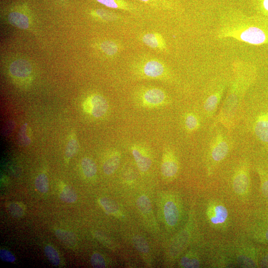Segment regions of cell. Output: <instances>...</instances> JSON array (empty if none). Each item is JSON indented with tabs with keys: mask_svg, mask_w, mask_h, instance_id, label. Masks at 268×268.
Here are the masks:
<instances>
[{
	"mask_svg": "<svg viewBox=\"0 0 268 268\" xmlns=\"http://www.w3.org/2000/svg\"><path fill=\"white\" fill-rule=\"evenodd\" d=\"M132 241L134 247L139 252L146 253L149 251V247L148 244L142 237L138 235L134 236Z\"/></svg>",
	"mask_w": 268,
	"mask_h": 268,
	"instance_id": "44dd1931",
	"label": "cell"
},
{
	"mask_svg": "<svg viewBox=\"0 0 268 268\" xmlns=\"http://www.w3.org/2000/svg\"><path fill=\"white\" fill-rule=\"evenodd\" d=\"M7 209L9 213L15 217H21L24 213L22 205L17 202H12L7 206Z\"/></svg>",
	"mask_w": 268,
	"mask_h": 268,
	"instance_id": "4316f807",
	"label": "cell"
},
{
	"mask_svg": "<svg viewBox=\"0 0 268 268\" xmlns=\"http://www.w3.org/2000/svg\"><path fill=\"white\" fill-rule=\"evenodd\" d=\"M55 235L61 242L67 246L73 247L77 243V238L71 232L57 229L55 231Z\"/></svg>",
	"mask_w": 268,
	"mask_h": 268,
	"instance_id": "9a60e30c",
	"label": "cell"
},
{
	"mask_svg": "<svg viewBox=\"0 0 268 268\" xmlns=\"http://www.w3.org/2000/svg\"><path fill=\"white\" fill-rule=\"evenodd\" d=\"M99 202L103 208L109 213H115L119 210L117 204L110 199L102 198L100 199Z\"/></svg>",
	"mask_w": 268,
	"mask_h": 268,
	"instance_id": "cb8c5ba5",
	"label": "cell"
},
{
	"mask_svg": "<svg viewBox=\"0 0 268 268\" xmlns=\"http://www.w3.org/2000/svg\"><path fill=\"white\" fill-rule=\"evenodd\" d=\"M131 151L139 170L144 172L150 167L152 161L145 146L134 144L131 146Z\"/></svg>",
	"mask_w": 268,
	"mask_h": 268,
	"instance_id": "5b68a950",
	"label": "cell"
},
{
	"mask_svg": "<svg viewBox=\"0 0 268 268\" xmlns=\"http://www.w3.org/2000/svg\"><path fill=\"white\" fill-rule=\"evenodd\" d=\"M93 15L99 19L104 21H114L118 19V16L107 11L103 10H97Z\"/></svg>",
	"mask_w": 268,
	"mask_h": 268,
	"instance_id": "83f0119b",
	"label": "cell"
},
{
	"mask_svg": "<svg viewBox=\"0 0 268 268\" xmlns=\"http://www.w3.org/2000/svg\"><path fill=\"white\" fill-rule=\"evenodd\" d=\"M220 99V95L215 93L209 96L206 100L204 108L207 112H213L217 107Z\"/></svg>",
	"mask_w": 268,
	"mask_h": 268,
	"instance_id": "d4e9b609",
	"label": "cell"
},
{
	"mask_svg": "<svg viewBox=\"0 0 268 268\" xmlns=\"http://www.w3.org/2000/svg\"><path fill=\"white\" fill-rule=\"evenodd\" d=\"M37 190L42 193H46L49 190V182L46 174L41 173L38 175L35 181Z\"/></svg>",
	"mask_w": 268,
	"mask_h": 268,
	"instance_id": "ffe728a7",
	"label": "cell"
},
{
	"mask_svg": "<svg viewBox=\"0 0 268 268\" xmlns=\"http://www.w3.org/2000/svg\"><path fill=\"white\" fill-rule=\"evenodd\" d=\"M100 48L104 53L109 56H114L119 50L118 44L111 40H106L100 44Z\"/></svg>",
	"mask_w": 268,
	"mask_h": 268,
	"instance_id": "d6986e66",
	"label": "cell"
},
{
	"mask_svg": "<svg viewBox=\"0 0 268 268\" xmlns=\"http://www.w3.org/2000/svg\"><path fill=\"white\" fill-rule=\"evenodd\" d=\"M8 20L11 25L22 29H27L30 23L29 16L24 12L18 11L9 13Z\"/></svg>",
	"mask_w": 268,
	"mask_h": 268,
	"instance_id": "8fae6325",
	"label": "cell"
},
{
	"mask_svg": "<svg viewBox=\"0 0 268 268\" xmlns=\"http://www.w3.org/2000/svg\"><path fill=\"white\" fill-rule=\"evenodd\" d=\"M105 6L114 8L128 9L126 4L120 0H96Z\"/></svg>",
	"mask_w": 268,
	"mask_h": 268,
	"instance_id": "f1b7e54d",
	"label": "cell"
},
{
	"mask_svg": "<svg viewBox=\"0 0 268 268\" xmlns=\"http://www.w3.org/2000/svg\"><path fill=\"white\" fill-rule=\"evenodd\" d=\"M9 71L11 77L17 83L29 84L32 78V67L28 61L19 59L13 61L9 65Z\"/></svg>",
	"mask_w": 268,
	"mask_h": 268,
	"instance_id": "3957f363",
	"label": "cell"
},
{
	"mask_svg": "<svg viewBox=\"0 0 268 268\" xmlns=\"http://www.w3.org/2000/svg\"><path fill=\"white\" fill-rule=\"evenodd\" d=\"M180 263L183 268H195L200 266V262L198 259L187 256L182 258Z\"/></svg>",
	"mask_w": 268,
	"mask_h": 268,
	"instance_id": "f546056e",
	"label": "cell"
},
{
	"mask_svg": "<svg viewBox=\"0 0 268 268\" xmlns=\"http://www.w3.org/2000/svg\"><path fill=\"white\" fill-rule=\"evenodd\" d=\"M79 149V143L74 133L70 135L65 150L66 158L69 159L74 156Z\"/></svg>",
	"mask_w": 268,
	"mask_h": 268,
	"instance_id": "2e32d148",
	"label": "cell"
},
{
	"mask_svg": "<svg viewBox=\"0 0 268 268\" xmlns=\"http://www.w3.org/2000/svg\"><path fill=\"white\" fill-rule=\"evenodd\" d=\"M136 205L142 212L148 213L151 209V204L149 198L146 196H140L136 201Z\"/></svg>",
	"mask_w": 268,
	"mask_h": 268,
	"instance_id": "484cf974",
	"label": "cell"
},
{
	"mask_svg": "<svg viewBox=\"0 0 268 268\" xmlns=\"http://www.w3.org/2000/svg\"><path fill=\"white\" fill-rule=\"evenodd\" d=\"M207 214L212 224L220 225L226 221L228 213L225 206L218 203H214L208 208Z\"/></svg>",
	"mask_w": 268,
	"mask_h": 268,
	"instance_id": "8992f818",
	"label": "cell"
},
{
	"mask_svg": "<svg viewBox=\"0 0 268 268\" xmlns=\"http://www.w3.org/2000/svg\"><path fill=\"white\" fill-rule=\"evenodd\" d=\"M228 150V145L226 141L221 136H218L211 149V157L215 161H220L226 157Z\"/></svg>",
	"mask_w": 268,
	"mask_h": 268,
	"instance_id": "9c48e42d",
	"label": "cell"
},
{
	"mask_svg": "<svg viewBox=\"0 0 268 268\" xmlns=\"http://www.w3.org/2000/svg\"><path fill=\"white\" fill-rule=\"evenodd\" d=\"M27 124H25L22 127L19 133V138L21 142L24 144L27 145L30 142V139L27 134Z\"/></svg>",
	"mask_w": 268,
	"mask_h": 268,
	"instance_id": "1f68e13d",
	"label": "cell"
},
{
	"mask_svg": "<svg viewBox=\"0 0 268 268\" xmlns=\"http://www.w3.org/2000/svg\"><path fill=\"white\" fill-rule=\"evenodd\" d=\"M178 169V163L173 153L169 150L166 151L161 167L162 175L166 177H173L177 174Z\"/></svg>",
	"mask_w": 268,
	"mask_h": 268,
	"instance_id": "52a82bcc",
	"label": "cell"
},
{
	"mask_svg": "<svg viewBox=\"0 0 268 268\" xmlns=\"http://www.w3.org/2000/svg\"><path fill=\"white\" fill-rule=\"evenodd\" d=\"M260 8L264 16L268 17V0H261Z\"/></svg>",
	"mask_w": 268,
	"mask_h": 268,
	"instance_id": "836d02e7",
	"label": "cell"
},
{
	"mask_svg": "<svg viewBox=\"0 0 268 268\" xmlns=\"http://www.w3.org/2000/svg\"><path fill=\"white\" fill-rule=\"evenodd\" d=\"M59 197L62 201L67 203H73L76 201L77 198L75 192L67 185L63 187Z\"/></svg>",
	"mask_w": 268,
	"mask_h": 268,
	"instance_id": "ac0fdd59",
	"label": "cell"
},
{
	"mask_svg": "<svg viewBox=\"0 0 268 268\" xmlns=\"http://www.w3.org/2000/svg\"><path fill=\"white\" fill-rule=\"evenodd\" d=\"M255 132L261 141L268 142V115H263L258 118L255 124Z\"/></svg>",
	"mask_w": 268,
	"mask_h": 268,
	"instance_id": "4fadbf2b",
	"label": "cell"
},
{
	"mask_svg": "<svg viewBox=\"0 0 268 268\" xmlns=\"http://www.w3.org/2000/svg\"><path fill=\"white\" fill-rule=\"evenodd\" d=\"M85 112L95 118L103 117L107 112L109 104L106 99L100 94H92L88 97L83 104Z\"/></svg>",
	"mask_w": 268,
	"mask_h": 268,
	"instance_id": "277c9868",
	"label": "cell"
},
{
	"mask_svg": "<svg viewBox=\"0 0 268 268\" xmlns=\"http://www.w3.org/2000/svg\"><path fill=\"white\" fill-rule=\"evenodd\" d=\"M235 192L239 195L245 194L248 189L249 177L244 169L238 171L234 176L233 182Z\"/></svg>",
	"mask_w": 268,
	"mask_h": 268,
	"instance_id": "30bf717a",
	"label": "cell"
},
{
	"mask_svg": "<svg viewBox=\"0 0 268 268\" xmlns=\"http://www.w3.org/2000/svg\"><path fill=\"white\" fill-rule=\"evenodd\" d=\"M0 258L2 261L7 262H13L15 260V258L12 254L5 249L0 250Z\"/></svg>",
	"mask_w": 268,
	"mask_h": 268,
	"instance_id": "d6a6232c",
	"label": "cell"
},
{
	"mask_svg": "<svg viewBox=\"0 0 268 268\" xmlns=\"http://www.w3.org/2000/svg\"><path fill=\"white\" fill-rule=\"evenodd\" d=\"M262 190L264 197L268 200V178L262 180Z\"/></svg>",
	"mask_w": 268,
	"mask_h": 268,
	"instance_id": "e575fe53",
	"label": "cell"
},
{
	"mask_svg": "<svg viewBox=\"0 0 268 268\" xmlns=\"http://www.w3.org/2000/svg\"><path fill=\"white\" fill-rule=\"evenodd\" d=\"M164 213L167 223L171 226H175L178 221L179 211L174 202L170 201L165 203Z\"/></svg>",
	"mask_w": 268,
	"mask_h": 268,
	"instance_id": "5bb4252c",
	"label": "cell"
},
{
	"mask_svg": "<svg viewBox=\"0 0 268 268\" xmlns=\"http://www.w3.org/2000/svg\"><path fill=\"white\" fill-rule=\"evenodd\" d=\"M83 173L87 178L93 177L97 172V166L95 162L89 157H84L81 162Z\"/></svg>",
	"mask_w": 268,
	"mask_h": 268,
	"instance_id": "e0dca14e",
	"label": "cell"
},
{
	"mask_svg": "<svg viewBox=\"0 0 268 268\" xmlns=\"http://www.w3.org/2000/svg\"><path fill=\"white\" fill-rule=\"evenodd\" d=\"M169 101L166 93L161 88L150 87L143 89L137 96V102L145 108H155L166 105Z\"/></svg>",
	"mask_w": 268,
	"mask_h": 268,
	"instance_id": "6da1fadb",
	"label": "cell"
},
{
	"mask_svg": "<svg viewBox=\"0 0 268 268\" xmlns=\"http://www.w3.org/2000/svg\"><path fill=\"white\" fill-rule=\"evenodd\" d=\"M137 74L146 78L162 79L167 76L168 71L161 61L150 58L143 60L136 67Z\"/></svg>",
	"mask_w": 268,
	"mask_h": 268,
	"instance_id": "7a4b0ae2",
	"label": "cell"
},
{
	"mask_svg": "<svg viewBox=\"0 0 268 268\" xmlns=\"http://www.w3.org/2000/svg\"><path fill=\"white\" fill-rule=\"evenodd\" d=\"M121 160V154L118 150L111 152L104 161L103 169L105 174L111 175L118 168Z\"/></svg>",
	"mask_w": 268,
	"mask_h": 268,
	"instance_id": "7c38bea8",
	"label": "cell"
},
{
	"mask_svg": "<svg viewBox=\"0 0 268 268\" xmlns=\"http://www.w3.org/2000/svg\"><path fill=\"white\" fill-rule=\"evenodd\" d=\"M90 261L91 265L94 268H100L106 267L105 260L99 253H94L91 257Z\"/></svg>",
	"mask_w": 268,
	"mask_h": 268,
	"instance_id": "4dcf8cb0",
	"label": "cell"
},
{
	"mask_svg": "<svg viewBox=\"0 0 268 268\" xmlns=\"http://www.w3.org/2000/svg\"><path fill=\"white\" fill-rule=\"evenodd\" d=\"M142 42L147 46L160 51L166 50V45L162 35L156 32H149L144 34Z\"/></svg>",
	"mask_w": 268,
	"mask_h": 268,
	"instance_id": "ba28073f",
	"label": "cell"
},
{
	"mask_svg": "<svg viewBox=\"0 0 268 268\" xmlns=\"http://www.w3.org/2000/svg\"><path fill=\"white\" fill-rule=\"evenodd\" d=\"M45 253L49 261L54 266H57L60 263L59 255L57 250L50 245H47L44 249Z\"/></svg>",
	"mask_w": 268,
	"mask_h": 268,
	"instance_id": "7402d4cb",
	"label": "cell"
},
{
	"mask_svg": "<svg viewBox=\"0 0 268 268\" xmlns=\"http://www.w3.org/2000/svg\"><path fill=\"white\" fill-rule=\"evenodd\" d=\"M185 124L186 129L189 131H194L199 126V121L197 117L193 113H188L185 118Z\"/></svg>",
	"mask_w": 268,
	"mask_h": 268,
	"instance_id": "603a6c76",
	"label": "cell"
},
{
	"mask_svg": "<svg viewBox=\"0 0 268 268\" xmlns=\"http://www.w3.org/2000/svg\"><path fill=\"white\" fill-rule=\"evenodd\" d=\"M141 0V1H143L147 2V1H148L150 0Z\"/></svg>",
	"mask_w": 268,
	"mask_h": 268,
	"instance_id": "d590c367",
	"label": "cell"
}]
</instances>
